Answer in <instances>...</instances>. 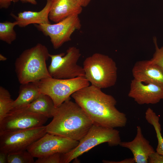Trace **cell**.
Listing matches in <instances>:
<instances>
[{
    "mask_svg": "<svg viewBox=\"0 0 163 163\" xmlns=\"http://www.w3.org/2000/svg\"><path fill=\"white\" fill-rule=\"evenodd\" d=\"M119 145L131 151L136 163H148L149 155L155 151L149 142L144 137L139 126L137 127L136 135L133 140L121 142Z\"/></svg>",
    "mask_w": 163,
    "mask_h": 163,
    "instance_id": "cell-14",
    "label": "cell"
},
{
    "mask_svg": "<svg viewBox=\"0 0 163 163\" xmlns=\"http://www.w3.org/2000/svg\"><path fill=\"white\" fill-rule=\"evenodd\" d=\"M50 53L44 45L38 43L24 50L16 59L15 71L21 84L51 77L46 66Z\"/></svg>",
    "mask_w": 163,
    "mask_h": 163,
    "instance_id": "cell-3",
    "label": "cell"
},
{
    "mask_svg": "<svg viewBox=\"0 0 163 163\" xmlns=\"http://www.w3.org/2000/svg\"><path fill=\"white\" fill-rule=\"evenodd\" d=\"M19 0H0V9H7L10 5L12 2H16Z\"/></svg>",
    "mask_w": 163,
    "mask_h": 163,
    "instance_id": "cell-26",
    "label": "cell"
},
{
    "mask_svg": "<svg viewBox=\"0 0 163 163\" xmlns=\"http://www.w3.org/2000/svg\"><path fill=\"white\" fill-rule=\"evenodd\" d=\"M37 83L40 92L49 96L55 107L70 98L76 91L90 85V82L84 76L66 79L50 77L42 79Z\"/></svg>",
    "mask_w": 163,
    "mask_h": 163,
    "instance_id": "cell-6",
    "label": "cell"
},
{
    "mask_svg": "<svg viewBox=\"0 0 163 163\" xmlns=\"http://www.w3.org/2000/svg\"><path fill=\"white\" fill-rule=\"evenodd\" d=\"M62 153H57L38 158L35 163H61Z\"/></svg>",
    "mask_w": 163,
    "mask_h": 163,
    "instance_id": "cell-24",
    "label": "cell"
},
{
    "mask_svg": "<svg viewBox=\"0 0 163 163\" xmlns=\"http://www.w3.org/2000/svg\"><path fill=\"white\" fill-rule=\"evenodd\" d=\"M121 142L118 130L93 124L79 141L77 146L67 153L62 154L61 163H69L101 144L107 143L109 146H114L119 145Z\"/></svg>",
    "mask_w": 163,
    "mask_h": 163,
    "instance_id": "cell-5",
    "label": "cell"
},
{
    "mask_svg": "<svg viewBox=\"0 0 163 163\" xmlns=\"http://www.w3.org/2000/svg\"><path fill=\"white\" fill-rule=\"evenodd\" d=\"M47 117L25 108L11 110L0 121V133L43 126Z\"/></svg>",
    "mask_w": 163,
    "mask_h": 163,
    "instance_id": "cell-11",
    "label": "cell"
},
{
    "mask_svg": "<svg viewBox=\"0 0 163 163\" xmlns=\"http://www.w3.org/2000/svg\"><path fill=\"white\" fill-rule=\"evenodd\" d=\"M14 100L11 98L9 91L0 87V121L11 110Z\"/></svg>",
    "mask_w": 163,
    "mask_h": 163,
    "instance_id": "cell-21",
    "label": "cell"
},
{
    "mask_svg": "<svg viewBox=\"0 0 163 163\" xmlns=\"http://www.w3.org/2000/svg\"><path fill=\"white\" fill-rule=\"evenodd\" d=\"M18 22L6 21L0 23V40L8 44H11L16 39L17 34L14 28Z\"/></svg>",
    "mask_w": 163,
    "mask_h": 163,
    "instance_id": "cell-20",
    "label": "cell"
},
{
    "mask_svg": "<svg viewBox=\"0 0 163 163\" xmlns=\"http://www.w3.org/2000/svg\"><path fill=\"white\" fill-rule=\"evenodd\" d=\"M134 79L145 84L154 83L163 87V69L150 60L136 62L132 69Z\"/></svg>",
    "mask_w": 163,
    "mask_h": 163,
    "instance_id": "cell-13",
    "label": "cell"
},
{
    "mask_svg": "<svg viewBox=\"0 0 163 163\" xmlns=\"http://www.w3.org/2000/svg\"><path fill=\"white\" fill-rule=\"evenodd\" d=\"M145 117L148 122L154 127L156 132L158 142L156 152L163 155V138L161 133V129L159 117L150 107L146 110Z\"/></svg>",
    "mask_w": 163,
    "mask_h": 163,
    "instance_id": "cell-19",
    "label": "cell"
},
{
    "mask_svg": "<svg viewBox=\"0 0 163 163\" xmlns=\"http://www.w3.org/2000/svg\"><path fill=\"white\" fill-rule=\"evenodd\" d=\"M128 96L140 105L156 104L163 99V87L154 83L145 84L133 79Z\"/></svg>",
    "mask_w": 163,
    "mask_h": 163,
    "instance_id": "cell-12",
    "label": "cell"
},
{
    "mask_svg": "<svg viewBox=\"0 0 163 163\" xmlns=\"http://www.w3.org/2000/svg\"><path fill=\"white\" fill-rule=\"evenodd\" d=\"M155 51L152 58L150 60L161 68L163 69V46L159 48L157 43L156 38H154Z\"/></svg>",
    "mask_w": 163,
    "mask_h": 163,
    "instance_id": "cell-23",
    "label": "cell"
},
{
    "mask_svg": "<svg viewBox=\"0 0 163 163\" xmlns=\"http://www.w3.org/2000/svg\"><path fill=\"white\" fill-rule=\"evenodd\" d=\"M83 67L85 76L91 85L102 89L115 84L117 67L115 61L108 56L94 53L85 59Z\"/></svg>",
    "mask_w": 163,
    "mask_h": 163,
    "instance_id": "cell-4",
    "label": "cell"
},
{
    "mask_svg": "<svg viewBox=\"0 0 163 163\" xmlns=\"http://www.w3.org/2000/svg\"><path fill=\"white\" fill-rule=\"evenodd\" d=\"M47 132L46 126L0 133V151L7 153L27 150Z\"/></svg>",
    "mask_w": 163,
    "mask_h": 163,
    "instance_id": "cell-8",
    "label": "cell"
},
{
    "mask_svg": "<svg viewBox=\"0 0 163 163\" xmlns=\"http://www.w3.org/2000/svg\"><path fill=\"white\" fill-rule=\"evenodd\" d=\"M55 107L51 98L46 94L41 93L34 101L23 108L48 118L53 117Z\"/></svg>",
    "mask_w": 163,
    "mask_h": 163,
    "instance_id": "cell-18",
    "label": "cell"
},
{
    "mask_svg": "<svg viewBox=\"0 0 163 163\" xmlns=\"http://www.w3.org/2000/svg\"><path fill=\"white\" fill-rule=\"evenodd\" d=\"M53 118L46 126L47 133L78 141L94 124L84 110L70 98L55 107Z\"/></svg>",
    "mask_w": 163,
    "mask_h": 163,
    "instance_id": "cell-2",
    "label": "cell"
},
{
    "mask_svg": "<svg viewBox=\"0 0 163 163\" xmlns=\"http://www.w3.org/2000/svg\"><path fill=\"white\" fill-rule=\"evenodd\" d=\"M71 96L94 124L113 128L126 126V114L116 108L115 99L103 92L101 89L89 85L76 91Z\"/></svg>",
    "mask_w": 163,
    "mask_h": 163,
    "instance_id": "cell-1",
    "label": "cell"
},
{
    "mask_svg": "<svg viewBox=\"0 0 163 163\" xmlns=\"http://www.w3.org/2000/svg\"><path fill=\"white\" fill-rule=\"evenodd\" d=\"M148 163H163V155L154 152L149 155Z\"/></svg>",
    "mask_w": 163,
    "mask_h": 163,
    "instance_id": "cell-25",
    "label": "cell"
},
{
    "mask_svg": "<svg viewBox=\"0 0 163 163\" xmlns=\"http://www.w3.org/2000/svg\"><path fill=\"white\" fill-rule=\"evenodd\" d=\"M79 141L46 133L27 148L34 158H39L51 154L67 153L75 148Z\"/></svg>",
    "mask_w": 163,
    "mask_h": 163,
    "instance_id": "cell-10",
    "label": "cell"
},
{
    "mask_svg": "<svg viewBox=\"0 0 163 163\" xmlns=\"http://www.w3.org/2000/svg\"><path fill=\"white\" fill-rule=\"evenodd\" d=\"M79 15H71L54 24H34L37 29L49 37L53 48L57 49L65 43L71 40L74 32L79 30L81 24Z\"/></svg>",
    "mask_w": 163,
    "mask_h": 163,
    "instance_id": "cell-9",
    "label": "cell"
},
{
    "mask_svg": "<svg viewBox=\"0 0 163 163\" xmlns=\"http://www.w3.org/2000/svg\"><path fill=\"white\" fill-rule=\"evenodd\" d=\"M41 93L37 82L21 84L18 96L14 101L11 110L26 107L34 101Z\"/></svg>",
    "mask_w": 163,
    "mask_h": 163,
    "instance_id": "cell-17",
    "label": "cell"
},
{
    "mask_svg": "<svg viewBox=\"0 0 163 163\" xmlns=\"http://www.w3.org/2000/svg\"><path fill=\"white\" fill-rule=\"evenodd\" d=\"M82 7L87 6L91 0H75Z\"/></svg>",
    "mask_w": 163,
    "mask_h": 163,
    "instance_id": "cell-29",
    "label": "cell"
},
{
    "mask_svg": "<svg viewBox=\"0 0 163 163\" xmlns=\"http://www.w3.org/2000/svg\"><path fill=\"white\" fill-rule=\"evenodd\" d=\"M82 8L75 0H52L49 20L58 23L71 15H79Z\"/></svg>",
    "mask_w": 163,
    "mask_h": 163,
    "instance_id": "cell-15",
    "label": "cell"
},
{
    "mask_svg": "<svg viewBox=\"0 0 163 163\" xmlns=\"http://www.w3.org/2000/svg\"><path fill=\"white\" fill-rule=\"evenodd\" d=\"M102 162L105 163H135L133 158L126 159L119 161H115L108 160H103Z\"/></svg>",
    "mask_w": 163,
    "mask_h": 163,
    "instance_id": "cell-27",
    "label": "cell"
},
{
    "mask_svg": "<svg viewBox=\"0 0 163 163\" xmlns=\"http://www.w3.org/2000/svg\"><path fill=\"white\" fill-rule=\"evenodd\" d=\"M23 2L29 3L34 5L37 4V3L36 0H19Z\"/></svg>",
    "mask_w": 163,
    "mask_h": 163,
    "instance_id": "cell-30",
    "label": "cell"
},
{
    "mask_svg": "<svg viewBox=\"0 0 163 163\" xmlns=\"http://www.w3.org/2000/svg\"><path fill=\"white\" fill-rule=\"evenodd\" d=\"M8 154L6 152L0 151V163H7Z\"/></svg>",
    "mask_w": 163,
    "mask_h": 163,
    "instance_id": "cell-28",
    "label": "cell"
},
{
    "mask_svg": "<svg viewBox=\"0 0 163 163\" xmlns=\"http://www.w3.org/2000/svg\"><path fill=\"white\" fill-rule=\"evenodd\" d=\"M34 157L27 150L8 153L7 163H34Z\"/></svg>",
    "mask_w": 163,
    "mask_h": 163,
    "instance_id": "cell-22",
    "label": "cell"
},
{
    "mask_svg": "<svg viewBox=\"0 0 163 163\" xmlns=\"http://www.w3.org/2000/svg\"><path fill=\"white\" fill-rule=\"evenodd\" d=\"M46 5L39 11H24L20 12L17 16L13 14L11 15L18 22V25L20 27H25L31 24H51L49 19L52 0H46Z\"/></svg>",
    "mask_w": 163,
    "mask_h": 163,
    "instance_id": "cell-16",
    "label": "cell"
},
{
    "mask_svg": "<svg viewBox=\"0 0 163 163\" xmlns=\"http://www.w3.org/2000/svg\"><path fill=\"white\" fill-rule=\"evenodd\" d=\"M79 50L75 46L69 47L66 53L50 54L51 63L48 67L49 73L54 78L66 79L85 76L83 67L77 64L81 56Z\"/></svg>",
    "mask_w": 163,
    "mask_h": 163,
    "instance_id": "cell-7",
    "label": "cell"
},
{
    "mask_svg": "<svg viewBox=\"0 0 163 163\" xmlns=\"http://www.w3.org/2000/svg\"><path fill=\"white\" fill-rule=\"evenodd\" d=\"M7 59V58L5 56L2 54H0V60L1 61H5Z\"/></svg>",
    "mask_w": 163,
    "mask_h": 163,
    "instance_id": "cell-31",
    "label": "cell"
}]
</instances>
